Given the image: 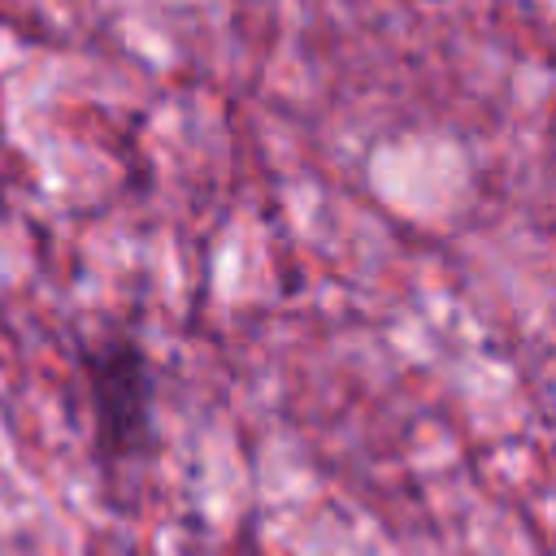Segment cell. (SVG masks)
I'll return each instance as SVG.
<instances>
[{"label": "cell", "mask_w": 556, "mask_h": 556, "mask_svg": "<svg viewBox=\"0 0 556 556\" xmlns=\"http://www.w3.org/2000/svg\"><path fill=\"white\" fill-rule=\"evenodd\" d=\"M91 434L100 469H122L156 447V378L148 352L126 334H104L83 348Z\"/></svg>", "instance_id": "obj_1"}]
</instances>
